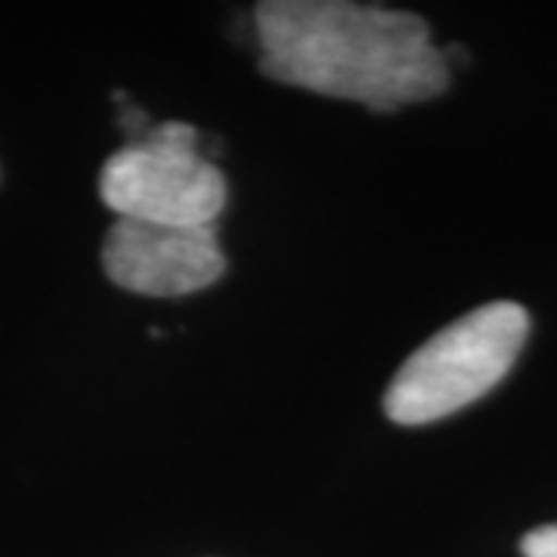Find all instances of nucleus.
<instances>
[{
    "label": "nucleus",
    "mask_w": 557,
    "mask_h": 557,
    "mask_svg": "<svg viewBox=\"0 0 557 557\" xmlns=\"http://www.w3.org/2000/svg\"><path fill=\"white\" fill-rule=\"evenodd\" d=\"M255 22L260 72L300 90L397 112L449 87V62L416 13L350 0H267Z\"/></svg>",
    "instance_id": "f257e3e1"
},
{
    "label": "nucleus",
    "mask_w": 557,
    "mask_h": 557,
    "mask_svg": "<svg viewBox=\"0 0 557 557\" xmlns=\"http://www.w3.org/2000/svg\"><path fill=\"white\" fill-rule=\"evenodd\" d=\"M527 335L530 317L511 300L465 313L399 366L384 394V412L416 428L478 403L515 369Z\"/></svg>",
    "instance_id": "f03ea898"
},
{
    "label": "nucleus",
    "mask_w": 557,
    "mask_h": 557,
    "mask_svg": "<svg viewBox=\"0 0 557 557\" xmlns=\"http://www.w3.org/2000/svg\"><path fill=\"white\" fill-rule=\"evenodd\" d=\"M102 201L124 220L214 226L226 205V180L199 152V131L164 121L102 164Z\"/></svg>",
    "instance_id": "7ed1b4c3"
},
{
    "label": "nucleus",
    "mask_w": 557,
    "mask_h": 557,
    "mask_svg": "<svg viewBox=\"0 0 557 557\" xmlns=\"http://www.w3.org/2000/svg\"><path fill=\"white\" fill-rule=\"evenodd\" d=\"M106 276L146 298H180L214 285L226 258L214 226H171L119 218L102 245Z\"/></svg>",
    "instance_id": "20e7f679"
},
{
    "label": "nucleus",
    "mask_w": 557,
    "mask_h": 557,
    "mask_svg": "<svg viewBox=\"0 0 557 557\" xmlns=\"http://www.w3.org/2000/svg\"><path fill=\"white\" fill-rule=\"evenodd\" d=\"M520 555L523 557H557V523L536 527L520 539Z\"/></svg>",
    "instance_id": "39448f33"
}]
</instances>
